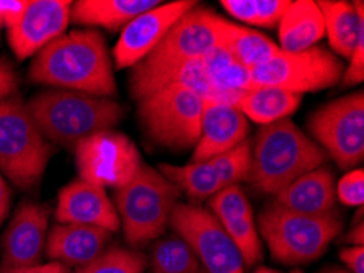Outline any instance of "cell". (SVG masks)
<instances>
[{"label": "cell", "instance_id": "ee69618b", "mask_svg": "<svg viewBox=\"0 0 364 273\" xmlns=\"http://www.w3.org/2000/svg\"><path fill=\"white\" fill-rule=\"evenodd\" d=\"M291 273H304V272H302V270H292Z\"/></svg>", "mask_w": 364, "mask_h": 273}, {"label": "cell", "instance_id": "ffe728a7", "mask_svg": "<svg viewBox=\"0 0 364 273\" xmlns=\"http://www.w3.org/2000/svg\"><path fill=\"white\" fill-rule=\"evenodd\" d=\"M325 33L336 56L350 59L358 43L364 40V5L346 0H318Z\"/></svg>", "mask_w": 364, "mask_h": 273}, {"label": "cell", "instance_id": "74e56055", "mask_svg": "<svg viewBox=\"0 0 364 273\" xmlns=\"http://www.w3.org/2000/svg\"><path fill=\"white\" fill-rule=\"evenodd\" d=\"M26 2L23 0H0V30L7 26L23 12Z\"/></svg>", "mask_w": 364, "mask_h": 273}, {"label": "cell", "instance_id": "836d02e7", "mask_svg": "<svg viewBox=\"0 0 364 273\" xmlns=\"http://www.w3.org/2000/svg\"><path fill=\"white\" fill-rule=\"evenodd\" d=\"M220 5L232 19L247 25H257L255 0H223Z\"/></svg>", "mask_w": 364, "mask_h": 273}, {"label": "cell", "instance_id": "b9f144b4", "mask_svg": "<svg viewBox=\"0 0 364 273\" xmlns=\"http://www.w3.org/2000/svg\"><path fill=\"white\" fill-rule=\"evenodd\" d=\"M255 273H279V272L273 270V269H268V267H258Z\"/></svg>", "mask_w": 364, "mask_h": 273}, {"label": "cell", "instance_id": "277c9868", "mask_svg": "<svg viewBox=\"0 0 364 273\" xmlns=\"http://www.w3.org/2000/svg\"><path fill=\"white\" fill-rule=\"evenodd\" d=\"M180 190L161 172L144 165L131 182L113 193L119 230L131 247H142L162 236Z\"/></svg>", "mask_w": 364, "mask_h": 273}, {"label": "cell", "instance_id": "f1b7e54d", "mask_svg": "<svg viewBox=\"0 0 364 273\" xmlns=\"http://www.w3.org/2000/svg\"><path fill=\"white\" fill-rule=\"evenodd\" d=\"M214 172H216L220 183L224 187L239 185L247 180L252 167V144L248 139L239 146L225 150V153L209 159Z\"/></svg>", "mask_w": 364, "mask_h": 273}, {"label": "cell", "instance_id": "d590c367", "mask_svg": "<svg viewBox=\"0 0 364 273\" xmlns=\"http://www.w3.org/2000/svg\"><path fill=\"white\" fill-rule=\"evenodd\" d=\"M16 87H18V81H16L15 71L7 61L0 58V103L16 96Z\"/></svg>", "mask_w": 364, "mask_h": 273}, {"label": "cell", "instance_id": "f35d334b", "mask_svg": "<svg viewBox=\"0 0 364 273\" xmlns=\"http://www.w3.org/2000/svg\"><path fill=\"white\" fill-rule=\"evenodd\" d=\"M348 246H364V225H363V206L358 210L356 218L353 220L350 231L341 239Z\"/></svg>", "mask_w": 364, "mask_h": 273}, {"label": "cell", "instance_id": "7bdbcfd3", "mask_svg": "<svg viewBox=\"0 0 364 273\" xmlns=\"http://www.w3.org/2000/svg\"><path fill=\"white\" fill-rule=\"evenodd\" d=\"M325 273H346V272H343V270H328V272H325Z\"/></svg>", "mask_w": 364, "mask_h": 273}, {"label": "cell", "instance_id": "1f68e13d", "mask_svg": "<svg viewBox=\"0 0 364 273\" xmlns=\"http://www.w3.org/2000/svg\"><path fill=\"white\" fill-rule=\"evenodd\" d=\"M336 202L341 205L361 208L364 203V172L363 169H353L335 183Z\"/></svg>", "mask_w": 364, "mask_h": 273}, {"label": "cell", "instance_id": "8fae6325", "mask_svg": "<svg viewBox=\"0 0 364 273\" xmlns=\"http://www.w3.org/2000/svg\"><path fill=\"white\" fill-rule=\"evenodd\" d=\"M79 178L100 188H118L131 182L142 167L134 143L113 130L100 131L74 148Z\"/></svg>", "mask_w": 364, "mask_h": 273}, {"label": "cell", "instance_id": "7a4b0ae2", "mask_svg": "<svg viewBox=\"0 0 364 273\" xmlns=\"http://www.w3.org/2000/svg\"><path fill=\"white\" fill-rule=\"evenodd\" d=\"M28 113L49 144L74 149L84 139L113 130L124 108L113 98L51 88L26 103Z\"/></svg>", "mask_w": 364, "mask_h": 273}, {"label": "cell", "instance_id": "d6986e66", "mask_svg": "<svg viewBox=\"0 0 364 273\" xmlns=\"http://www.w3.org/2000/svg\"><path fill=\"white\" fill-rule=\"evenodd\" d=\"M274 203L294 213L317 218L338 213L333 172L323 165L307 172L274 195Z\"/></svg>", "mask_w": 364, "mask_h": 273}, {"label": "cell", "instance_id": "44dd1931", "mask_svg": "<svg viewBox=\"0 0 364 273\" xmlns=\"http://www.w3.org/2000/svg\"><path fill=\"white\" fill-rule=\"evenodd\" d=\"M325 25L321 9L312 0H296L278 24L279 49L286 53L304 51L322 40Z\"/></svg>", "mask_w": 364, "mask_h": 273}, {"label": "cell", "instance_id": "30bf717a", "mask_svg": "<svg viewBox=\"0 0 364 273\" xmlns=\"http://www.w3.org/2000/svg\"><path fill=\"white\" fill-rule=\"evenodd\" d=\"M168 226L193 249L206 273H245L239 249L209 210L176 203Z\"/></svg>", "mask_w": 364, "mask_h": 273}, {"label": "cell", "instance_id": "4dcf8cb0", "mask_svg": "<svg viewBox=\"0 0 364 273\" xmlns=\"http://www.w3.org/2000/svg\"><path fill=\"white\" fill-rule=\"evenodd\" d=\"M209 211L216 216L219 222L252 218L253 210L245 192L240 185L224 187L209 198Z\"/></svg>", "mask_w": 364, "mask_h": 273}, {"label": "cell", "instance_id": "5b68a950", "mask_svg": "<svg viewBox=\"0 0 364 273\" xmlns=\"http://www.w3.org/2000/svg\"><path fill=\"white\" fill-rule=\"evenodd\" d=\"M258 232L273 259L286 265H304L322 257L343 230L340 213L307 216L269 203L258 218Z\"/></svg>", "mask_w": 364, "mask_h": 273}, {"label": "cell", "instance_id": "8d00e7d4", "mask_svg": "<svg viewBox=\"0 0 364 273\" xmlns=\"http://www.w3.org/2000/svg\"><path fill=\"white\" fill-rule=\"evenodd\" d=\"M340 260L348 267L351 273H364V247L346 246L340 250Z\"/></svg>", "mask_w": 364, "mask_h": 273}, {"label": "cell", "instance_id": "484cf974", "mask_svg": "<svg viewBox=\"0 0 364 273\" xmlns=\"http://www.w3.org/2000/svg\"><path fill=\"white\" fill-rule=\"evenodd\" d=\"M203 63L209 82L220 92H245L253 87L250 69L237 63L232 54L219 44L203 56Z\"/></svg>", "mask_w": 364, "mask_h": 273}, {"label": "cell", "instance_id": "7c38bea8", "mask_svg": "<svg viewBox=\"0 0 364 273\" xmlns=\"http://www.w3.org/2000/svg\"><path fill=\"white\" fill-rule=\"evenodd\" d=\"M219 20L220 16L209 9L195 7L190 10L132 71L154 72L203 58L219 44Z\"/></svg>", "mask_w": 364, "mask_h": 273}, {"label": "cell", "instance_id": "60d3db41", "mask_svg": "<svg viewBox=\"0 0 364 273\" xmlns=\"http://www.w3.org/2000/svg\"><path fill=\"white\" fill-rule=\"evenodd\" d=\"M10 205H12V192H10V187L7 183V178L2 175L0 172V225L7 218Z\"/></svg>", "mask_w": 364, "mask_h": 273}, {"label": "cell", "instance_id": "6da1fadb", "mask_svg": "<svg viewBox=\"0 0 364 273\" xmlns=\"http://www.w3.org/2000/svg\"><path fill=\"white\" fill-rule=\"evenodd\" d=\"M30 81L95 97L117 96L107 41L95 28H77L49 43L33 58Z\"/></svg>", "mask_w": 364, "mask_h": 273}, {"label": "cell", "instance_id": "ba28073f", "mask_svg": "<svg viewBox=\"0 0 364 273\" xmlns=\"http://www.w3.org/2000/svg\"><path fill=\"white\" fill-rule=\"evenodd\" d=\"M309 131L340 169L348 170L364 159L363 92L336 98L309 116Z\"/></svg>", "mask_w": 364, "mask_h": 273}, {"label": "cell", "instance_id": "f6af8a7d", "mask_svg": "<svg viewBox=\"0 0 364 273\" xmlns=\"http://www.w3.org/2000/svg\"><path fill=\"white\" fill-rule=\"evenodd\" d=\"M200 273H206V272H204V270H203V269H201V272H200Z\"/></svg>", "mask_w": 364, "mask_h": 273}, {"label": "cell", "instance_id": "ab89813d", "mask_svg": "<svg viewBox=\"0 0 364 273\" xmlns=\"http://www.w3.org/2000/svg\"><path fill=\"white\" fill-rule=\"evenodd\" d=\"M2 273H70V269L59 262H48L25 269H2Z\"/></svg>", "mask_w": 364, "mask_h": 273}, {"label": "cell", "instance_id": "f546056e", "mask_svg": "<svg viewBox=\"0 0 364 273\" xmlns=\"http://www.w3.org/2000/svg\"><path fill=\"white\" fill-rule=\"evenodd\" d=\"M229 237L239 249V252L244 259L245 267H253L263 257V247L260 232H258L255 218H244L234 221L220 222Z\"/></svg>", "mask_w": 364, "mask_h": 273}, {"label": "cell", "instance_id": "9c48e42d", "mask_svg": "<svg viewBox=\"0 0 364 273\" xmlns=\"http://www.w3.org/2000/svg\"><path fill=\"white\" fill-rule=\"evenodd\" d=\"M345 72V64L338 56L322 46H312L304 51H281L262 66L252 69L253 86L279 87L302 96L317 92L338 83Z\"/></svg>", "mask_w": 364, "mask_h": 273}, {"label": "cell", "instance_id": "d6a6232c", "mask_svg": "<svg viewBox=\"0 0 364 273\" xmlns=\"http://www.w3.org/2000/svg\"><path fill=\"white\" fill-rule=\"evenodd\" d=\"M291 0H255L257 26L274 28L283 19Z\"/></svg>", "mask_w": 364, "mask_h": 273}, {"label": "cell", "instance_id": "7402d4cb", "mask_svg": "<svg viewBox=\"0 0 364 273\" xmlns=\"http://www.w3.org/2000/svg\"><path fill=\"white\" fill-rule=\"evenodd\" d=\"M161 5L157 0H79L73 2L70 21L84 26H100L118 31L137 15Z\"/></svg>", "mask_w": 364, "mask_h": 273}, {"label": "cell", "instance_id": "e0dca14e", "mask_svg": "<svg viewBox=\"0 0 364 273\" xmlns=\"http://www.w3.org/2000/svg\"><path fill=\"white\" fill-rule=\"evenodd\" d=\"M112 237L113 232L100 227L56 222L48 232L44 255L49 262L79 269L102 255L108 249Z\"/></svg>", "mask_w": 364, "mask_h": 273}, {"label": "cell", "instance_id": "cb8c5ba5", "mask_svg": "<svg viewBox=\"0 0 364 273\" xmlns=\"http://www.w3.org/2000/svg\"><path fill=\"white\" fill-rule=\"evenodd\" d=\"M302 96L284 91L279 87L253 86L248 91L242 92L237 103L247 120H252L258 125H269L274 121L289 118L301 105Z\"/></svg>", "mask_w": 364, "mask_h": 273}, {"label": "cell", "instance_id": "2e32d148", "mask_svg": "<svg viewBox=\"0 0 364 273\" xmlns=\"http://www.w3.org/2000/svg\"><path fill=\"white\" fill-rule=\"evenodd\" d=\"M54 220L60 225H80L119 231L117 208L105 188L92 185L82 178H75L58 193Z\"/></svg>", "mask_w": 364, "mask_h": 273}, {"label": "cell", "instance_id": "603a6c76", "mask_svg": "<svg viewBox=\"0 0 364 273\" xmlns=\"http://www.w3.org/2000/svg\"><path fill=\"white\" fill-rule=\"evenodd\" d=\"M219 46L228 49L237 63L250 71L268 63L279 53L278 44L267 35L235 25L223 16L219 20Z\"/></svg>", "mask_w": 364, "mask_h": 273}, {"label": "cell", "instance_id": "ac0fdd59", "mask_svg": "<svg viewBox=\"0 0 364 273\" xmlns=\"http://www.w3.org/2000/svg\"><path fill=\"white\" fill-rule=\"evenodd\" d=\"M248 136V120L239 108L206 102L201 135L193 150L191 163H204L239 146Z\"/></svg>", "mask_w": 364, "mask_h": 273}, {"label": "cell", "instance_id": "5bb4252c", "mask_svg": "<svg viewBox=\"0 0 364 273\" xmlns=\"http://www.w3.org/2000/svg\"><path fill=\"white\" fill-rule=\"evenodd\" d=\"M198 5L195 0H176L154 7L131 20L113 48L114 64L118 69L134 68L154 51L176 21Z\"/></svg>", "mask_w": 364, "mask_h": 273}, {"label": "cell", "instance_id": "52a82bcc", "mask_svg": "<svg viewBox=\"0 0 364 273\" xmlns=\"http://www.w3.org/2000/svg\"><path fill=\"white\" fill-rule=\"evenodd\" d=\"M206 100L186 88H167L137 102L142 130L159 146L172 150L195 149L201 135Z\"/></svg>", "mask_w": 364, "mask_h": 273}, {"label": "cell", "instance_id": "e575fe53", "mask_svg": "<svg viewBox=\"0 0 364 273\" xmlns=\"http://www.w3.org/2000/svg\"><path fill=\"white\" fill-rule=\"evenodd\" d=\"M348 61L350 63L345 68L343 76H341V82H343V86H356V83H361L364 79V40L358 43L355 53L351 54Z\"/></svg>", "mask_w": 364, "mask_h": 273}, {"label": "cell", "instance_id": "3957f363", "mask_svg": "<svg viewBox=\"0 0 364 273\" xmlns=\"http://www.w3.org/2000/svg\"><path fill=\"white\" fill-rule=\"evenodd\" d=\"M325 158V150L294 121H274L257 133L247 182L263 193L277 195L296 178L323 165Z\"/></svg>", "mask_w": 364, "mask_h": 273}, {"label": "cell", "instance_id": "83f0119b", "mask_svg": "<svg viewBox=\"0 0 364 273\" xmlns=\"http://www.w3.org/2000/svg\"><path fill=\"white\" fill-rule=\"evenodd\" d=\"M147 269V257L136 249L119 246L108 247L90 264L70 273H144Z\"/></svg>", "mask_w": 364, "mask_h": 273}, {"label": "cell", "instance_id": "d4e9b609", "mask_svg": "<svg viewBox=\"0 0 364 273\" xmlns=\"http://www.w3.org/2000/svg\"><path fill=\"white\" fill-rule=\"evenodd\" d=\"M159 172L193 200L211 198L213 195L223 190V183L209 160L190 163L186 165L162 164L159 167Z\"/></svg>", "mask_w": 364, "mask_h": 273}, {"label": "cell", "instance_id": "8992f818", "mask_svg": "<svg viewBox=\"0 0 364 273\" xmlns=\"http://www.w3.org/2000/svg\"><path fill=\"white\" fill-rule=\"evenodd\" d=\"M54 153L20 96L0 103V172L20 190L41 182Z\"/></svg>", "mask_w": 364, "mask_h": 273}, {"label": "cell", "instance_id": "4fadbf2b", "mask_svg": "<svg viewBox=\"0 0 364 273\" xmlns=\"http://www.w3.org/2000/svg\"><path fill=\"white\" fill-rule=\"evenodd\" d=\"M69 0H30L12 24L5 26L7 40L20 61L33 58L64 35L70 24Z\"/></svg>", "mask_w": 364, "mask_h": 273}, {"label": "cell", "instance_id": "4316f807", "mask_svg": "<svg viewBox=\"0 0 364 273\" xmlns=\"http://www.w3.org/2000/svg\"><path fill=\"white\" fill-rule=\"evenodd\" d=\"M149 273H200L201 264L196 254L180 236H167L154 244Z\"/></svg>", "mask_w": 364, "mask_h": 273}, {"label": "cell", "instance_id": "9a60e30c", "mask_svg": "<svg viewBox=\"0 0 364 273\" xmlns=\"http://www.w3.org/2000/svg\"><path fill=\"white\" fill-rule=\"evenodd\" d=\"M49 205L25 202L16 208L0 239L2 269H25L41 264L49 232Z\"/></svg>", "mask_w": 364, "mask_h": 273}]
</instances>
